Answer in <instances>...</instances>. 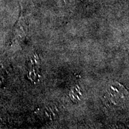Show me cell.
<instances>
[{
  "label": "cell",
  "instance_id": "6da1fadb",
  "mask_svg": "<svg viewBox=\"0 0 129 129\" xmlns=\"http://www.w3.org/2000/svg\"><path fill=\"white\" fill-rule=\"evenodd\" d=\"M112 89L113 90V91H114V93H115V96H117L118 94H119V93H120L121 92L120 91H119L118 89H115V87L114 86H112ZM109 96H114V94H113L112 93H111L109 91ZM107 101H112V102H114L113 104H117V102H121V100L120 99H119V98H116V97L115 98H108V99H107Z\"/></svg>",
  "mask_w": 129,
  "mask_h": 129
}]
</instances>
